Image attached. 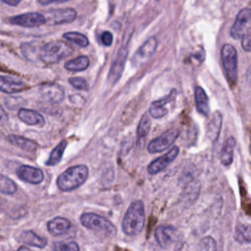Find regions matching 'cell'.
<instances>
[{
    "instance_id": "6da1fadb",
    "label": "cell",
    "mask_w": 251,
    "mask_h": 251,
    "mask_svg": "<svg viewBox=\"0 0 251 251\" xmlns=\"http://www.w3.org/2000/svg\"><path fill=\"white\" fill-rule=\"evenodd\" d=\"M145 225V211L141 200H136L128 206L123 223L122 229L126 235L134 236L139 234Z\"/></svg>"
},
{
    "instance_id": "7a4b0ae2",
    "label": "cell",
    "mask_w": 251,
    "mask_h": 251,
    "mask_svg": "<svg viewBox=\"0 0 251 251\" xmlns=\"http://www.w3.org/2000/svg\"><path fill=\"white\" fill-rule=\"evenodd\" d=\"M88 176L85 165H76L67 169L57 178V185L62 191H72L81 186Z\"/></svg>"
},
{
    "instance_id": "3957f363",
    "label": "cell",
    "mask_w": 251,
    "mask_h": 251,
    "mask_svg": "<svg viewBox=\"0 0 251 251\" xmlns=\"http://www.w3.org/2000/svg\"><path fill=\"white\" fill-rule=\"evenodd\" d=\"M131 33L132 31L126 32V34L124 35V40L122 45L119 48V51L116 55V58L114 59L109 74H108V77H107V81L110 85H114L118 82V80L121 78L126 62V58H127V53H128V43L130 41V37H131Z\"/></svg>"
},
{
    "instance_id": "277c9868",
    "label": "cell",
    "mask_w": 251,
    "mask_h": 251,
    "mask_svg": "<svg viewBox=\"0 0 251 251\" xmlns=\"http://www.w3.org/2000/svg\"><path fill=\"white\" fill-rule=\"evenodd\" d=\"M73 52V48L64 41L54 40L43 44L40 60L46 64H56Z\"/></svg>"
},
{
    "instance_id": "5b68a950",
    "label": "cell",
    "mask_w": 251,
    "mask_h": 251,
    "mask_svg": "<svg viewBox=\"0 0 251 251\" xmlns=\"http://www.w3.org/2000/svg\"><path fill=\"white\" fill-rule=\"evenodd\" d=\"M221 58L226 79L231 87L237 81V52L231 44H225L221 50Z\"/></svg>"
},
{
    "instance_id": "8992f818",
    "label": "cell",
    "mask_w": 251,
    "mask_h": 251,
    "mask_svg": "<svg viewBox=\"0 0 251 251\" xmlns=\"http://www.w3.org/2000/svg\"><path fill=\"white\" fill-rule=\"evenodd\" d=\"M80 223L83 226L89 229L99 230L111 236L116 234V227L108 219L95 213H83L80 216Z\"/></svg>"
},
{
    "instance_id": "52a82bcc",
    "label": "cell",
    "mask_w": 251,
    "mask_h": 251,
    "mask_svg": "<svg viewBox=\"0 0 251 251\" xmlns=\"http://www.w3.org/2000/svg\"><path fill=\"white\" fill-rule=\"evenodd\" d=\"M179 135V130L176 128H170L158 137L152 139L148 146L147 150L149 153H158L169 148Z\"/></svg>"
},
{
    "instance_id": "ba28073f",
    "label": "cell",
    "mask_w": 251,
    "mask_h": 251,
    "mask_svg": "<svg viewBox=\"0 0 251 251\" xmlns=\"http://www.w3.org/2000/svg\"><path fill=\"white\" fill-rule=\"evenodd\" d=\"M251 28V9L240 10L230 28V35L234 39L242 38Z\"/></svg>"
},
{
    "instance_id": "9c48e42d",
    "label": "cell",
    "mask_w": 251,
    "mask_h": 251,
    "mask_svg": "<svg viewBox=\"0 0 251 251\" xmlns=\"http://www.w3.org/2000/svg\"><path fill=\"white\" fill-rule=\"evenodd\" d=\"M158 47V40L155 37L148 38L131 57V64L134 67H139L145 64L156 52Z\"/></svg>"
},
{
    "instance_id": "30bf717a",
    "label": "cell",
    "mask_w": 251,
    "mask_h": 251,
    "mask_svg": "<svg viewBox=\"0 0 251 251\" xmlns=\"http://www.w3.org/2000/svg\"><path fill=\"white\" fill-rule=\"evenodd\" d=\"M44 16L48 25H63L74 22L76 18V11L73 8L53 9Z\"/></svg>"
},
{
    "instance_id": "8fae6325",
    "label": "cell",
    "mask_w": 251,
    "mask_h": 251,
    "mask_svg": "<svg viewBox=\"0 0 251 251\" xmlns=\"http://www.w3.org/2000/svg\"><path fill=\"white\" fill-rule=\"evenodd\" d=\"M40 97L51 104H59L65 98L64 88L57 83L47 82L43 83L39 87Z\"/></svg>"
},
{
    "instance_id": "7c38bea8",
    "label": "cell",
    "mask_w": 251,
    "mask_h": 251,
    "mask_svg": "<svg viewBox=\"0 0 251 251\" xmlns=\"http://www.w3.org/2000/svg\"><path fill=\"white\" fill-rule=\"evenodd\" d=\"M9 22L15 25H20L24 27H34L45 24L46 19L45 16L41 13L29 12L14 16L9 19Z\"/></svg>"
},
{
    "instance_id": "4fadbf2b",
    "label": "cell",
    "mask_w": 251,
    "mask_h": 251,
    "mask_svg": "<svg viewBox=\"0 0 251 251\" xmlns=\"http://www.w3.org/2000/svg\"><path fill=\"white\" fill-rule=\"evenodd\" d=\"M176 96V89H172L168 95H166L156 101H153L149 108L150 116L154 119H161V118L165 117L169 112L168 106L175 101Z\"/></svg>"
},
{
    "instance_id": "5bb4252c",
    "label": "cell",
    "mask_w": 251,
    "mask_h": 251,
    "mask_svg": "<svg viewBox=\"0 0 251 251\" xmlns=\"http://www.w3.org/2000/svg\"><path fill=\"white\" fill-rule=\"evenodd\" d=\"M157 243L162 248H169L178 238V231L172 226H159L154 232Z\"/></svg>"
},
{
    "instance_id": "9a60e30c",
    "label": "cell",
    "mask_w": 251,
    "mask_h": 251,
    "mask_svg": "<svg viewBox=\"0 0 251 251\" xmlns=\"http://www.w3.org/2000/svg\"><path fill=\"white\" fill-rule=\"evenodd\" d=\"M179 148L177 146H173L165 155L153 160L147 168V171L150 175H157L158 173L164 171L178 155Z\"/></svg>"
},
{
    "instance_id": "2e32d148",
    "label": "cell",
    "mask_w": 251,
    "mask_h": 251,
    "mask_svg": "<svg viewBox=\"0 0 251 251\" xmlns=\"http://www.w3.org/2000/svg\"><path fill=\"white\" fill-rule=\"evenodd\" d=\"M17 176L22 180L31 184H39L44 179V174L42 170L28 165L20 166L17 170Z\"/></svg>"
},
{
    "instance_id": "e0dca14e",
    "label": "cell",
    "mask_w": 251,
    "mask_h": 251,
    "mask_svg": "<svg viewBox=\"0 0 251 251\" xmlns=\"http://www.w3.org/2000/svg\"><path fill=\"white\" fill-rule=\"evenodd\" d=\"M28 88L27 84L23 80L8 75H0V90L2 92L12 94L25 90Z\"/></svg>"
},
{
    "instance_id": "ac0fdd59",
    "label": "cell",
    "mask_w": 251,
    "mask_h": 251,
    "mask_svg": "<svg viewBox=\"0 0 251 251\" xmlns=\"http://www.w3.org/2000/svg\"><path fill=\"white\" fill-rule=\"evenodd\" d=\"M71 227V222L63 217H56L49 221L47 224V229L49 233L54 236H60L67 233Z\"/></svg>"
},
{
    "instance_id": "d6986e66",
    "label": "cell",
    "mask_w": 251,
    "mask_h": 251,
    "mask_svg": "<svg viewBox=\"0 0 251 251\" xmlns=\"http://www.w3.org/2000/svg\"><path fill=\"white\" fill-rule=\"evenodd\" d=\"M194 100H195V107L197 112L207 117L210 114L209 99L205 90L202 87L196 86L194 88Z\"/></svg>"
},
{
    "instance_id": "ffe728a7",
    "label": "cell",
    "mask_w": 251,
    "mask_h": 251,
    "mask_svg": "<svg viewBox=\"0 0 251 251\" xmlns=\"http://www.w3.org/2000/svg\"><path fill=\"white\" fill-rule=\"evenodd\" d=\"M18 117L22 122L28 126H42L44 124L43 116L34 110L23 108L19 111Z\"/></svg>"
},
{
    "instance_id": "44dd1931",
    "label": "cell",
    "mask_w": 251,
    "mask_h": 251,
    "mask_svg": "<svg viewBox=\"0 0 251 251\" xmlns=\"http://www.w3.org/2000/svg\"><path fill=\"white\" fill-rule=\"evenodd\" d=\"M20 241L29 246L37 247L40 249L44 248L47 245V239L39 236L33 230H24L20 234Z\"/></svg>"
},
{
    "instance_id": "7402d4cb",
    "label": "cell",
    "mask_w": 251,
    "mask_h": 251,
    "mask_svg": "<svg viewBox=\"0 0 251 251\" xmlns=\"http://www.w3.org/2000/svg\"><path fill=\"white\" fill-rule=\"evenodd\" d=\"M235 143H236V141L233 136L228 137L225 141V144H224V146L221 150V154H220V160L224 166H229L232 163Z\"/></svg>"
},
{
    "instance_id": "603a6c76",
    "label": "cell",
    "mask_w": 251,
    "mask_h": 251,
    "mask_svg": "<svg viewBox=\"0 0 251 251\" xmlns=\"http://www.w3.org/2000/svg\"><path fill=\"white\" fill-rule=\"evenodd\" d=\"M8 141L14 146L27 152H35L37 149V144L31 139L25 138L24 136L11 134L8 136Z\"/></svg>"
},
{
    "instance_id": "cb8c5ba5",
    "label": "cell",
    "mask_w": 251,
    "mask_h": 251,
    "mask_svg": "<svg viewBox=\"0 0 251 251\" xmlns=\"http://www.w3.org/2000/svg\"><path fill=\"white\" fill-rule=\"evenodd\" d=\"M43 45H40L39 42L32 41V42H26L23 43L21 46V51L23 55L31 61H36L40 60V53H41V48Z\"/></svg>"
},
{
    "instance_id": "d4e9b609",
    "label": "cell",
    "mask_w": 251,
    "mask_h": 251,
    "mask_svg": "<svg viewBox=\"0 0 251 251\" xmlns=\"http://www.w3.org/2000/svg\"><path fill=\"white\" fill-rule=\"evenodd\" d=\"M222 122H223L222 114L219 112H216L213 115V117L207 126V134L212 141H216L218 139L220 132H221Z\"/></svg>"
},
{
    "instance_id": "484cf974",
    "label": "cell",
    "mask_w": 251,
    "mask_h": 251,
    "mask_svg": "<svg viewBox=\"0 0 251 251\" xmlns=\"http://www.w3.org/2000/svg\"><path fill=\"white\" fill-rule=\"evenodd\" d=\"M150 126H151V122H150V118L148 116V114H144L138 124L137 126V130H136V141L137 144H140L141 142L144 141V139L146 138V136L149 133L150 130Z\"/></svg>"
},
{
    "instance_id": "4316f807",
    "label": "cell",
    "mask_w": 251,
    "mask_h": 251,
    "mask_svg": "<svg viewBox=\"0 0 251 251\" xmlns=\"http://www.w3.org/2000/svg\"><path fill=\"white\" fill-rule=\"evenodd\" d=\"M234 238L238 243H250L251 242V225L239 224L235 227Z\"/></svg>"
},
{
    "instance_id": "83f0119b",
    "label": "cell",
    "mask_w": 251,
    "mask_h": 251,
    "mask_svg": "<svg viewBox=\"0 0 251 251\" xmlns=\"http://www.w3.org/2000/svg\"><path fill=\"white\" fill-rule=\"evenodd\" d=\"M88 66H89L88 57L81 55V56H78L75 59L68 61L65 64V69H67L68 71H71V72H80V71L87 69Z\"/></svg>"
},
{
    "instance_id": "f1b7e54d",
    "label": "cell",
    "mask_w": 251,
    "mask_h": 251,
    "mask_svg": "<svg viewBox=\"0 0 251 251\" xmlns=\"http://www.w3.org/2000/svg\"><path fill=\"white\" fill-rule=\"evenodd\" d=\"M66 147H67V140L66 139L61 140L57 144V146L51 151V153L49 155V158L47 159L46 165L47 166H55V165H57L61 161Z\"/></svg>"
},
{
    "instance_id": "f546056e",
    "label": "cell",
    "mask_w": 251,
    "mask_h": 251,
    "mask_svg": "<svg viewBox=\"0 0 251 251\" xmlns=\"http://www.w3.org/2000/svg\"><path fill=\"white\" fill-rule=\"evenodd\" d=\"M63 37L65 39H67L68 41H71L75 44H76L79 47H86L89 45V40L88 38L80 33V32H76V31H69L63 34Z\"/></svg>"
},
{
    "instance_id": "4dcf8cb0",
    "label": "cell",
    "mask_w": 251,
    "mask_h": 251,
    "mask_svg": "<svg viewBox=\"0 0 251 251\" xmlns=\"http://www.w3.org/2000/svg\"><path fill=\"white\" fill-rule=\"evenodd\" d=\"M18 187L14 180H12L7 176L0 175V191L4 194H14L17 191Z\"/></svg>"
},
{
    "instance_id": "1f68e13d",
    "label": "cell",
    "mask_w": 251,
    "mask_h": 251,
    "mask_svg": "<svg viewBox=\"0 0 251 251\" xmlns=\"http://www.w3.org/2000/svg\"><path fill=\"white\" fill-rule=\"evenodd\" d=\"M196 251H217V243L211 236H206L201 239Z\"/></svg>"
},
{
    "instance_id": "d6a6232c",
    "label": "cell",
    "mask_w": 251,
    "mask_h": 251,
    "mask_svg": "<svg viewBox=\"0 0 251 251\" xmlns=\"http://www.w3.org/2000/svg\"><path fill=\"white\" fill-rule=\"evenodd\" d=\"M54 251H79V246L75 241L56 242L53 246Z\"/></svg>"
},
{
    "instance_id": "836d02e7",
    "label": "cell",
    "mask_w": 251,
    "mask_h": 251,
    "mask_svg": "<svg viewBox=\"0 0 251 251\" xmlns=\"http://www.w3.org/2000/svg\"><path fill=\"white\" fill-rule=\"evenodd\" d=\"M69 83L73 87H75V89H78V90H88V83L82 77H78V76L70 77L69 78Z\"/></svg>"
},
{
    "instance_id": "e575fe53",
    "label": "cell",
    "mask_w": 251,
    "mask_h": 251,
    "mask_svg": "<svg viewBox=\"0 0 251 251\" xmlns=\"http://www.w3.org/2000/svg\"><path fill=\"white\" fill-rule=\"evenodd\" d=\"M241 46L245 51H251V28L250 30L241 38Z\"/></svg>"
},
{
    "instance_id": "d590c367",
    "label": "cell",
    "mask_w": 251,
    "mask_h": 251,
    "mask_svg": "<svg viewBox=\"0 0 251 251\" xmlns=\"http://www.w3.org/2000/svg\"><path fill=\"white\" fill-rule=\"evenodd\" d=\"M101 41L104 45L106 46H110L113 42V35L110 31H104L101 34Z\"/></svg>"
},
{
    "instance_id": "8d00e7d4",
    "label": "cell",
    "mask_w": 251,
    "mask_h": 251,
    "mask_svg": "<svg viewBox=\"0 0 251 251\" xmlns=\"http://www.w3.org/2000/svg\"><path fill=\"white\" fill-rule=\"evenodd\" d=\"M8 122V115L3 109V107L0 105V125H5Z\"/></svg>"
},
{
    "instance_id": "74e56055",
    "label": "cell",
    "mask_w": 251,
    "mask_h": 251,
    "mask_svg": "<svg viewBox=\"0 0 251 251\" xmlns=\"http://www.w3.org/2000/svg\"><path fill=\"white\" fill-rule=\"evenodd\" d=\"M39 4L41 5H49V4H53V3H65L71 0H37Z\"/></svg>"
},
{
    "instance_id": "f35d334b",
    "label": "cell",
    "mask_w": 251,
    "mask_h": 251,
    "mask_svg": "<svg viewBox=\"0 0 251 251\" xmlns=\"http://www.w3.org/2000/svg\"><path fill=\"white\" fill-rule=\"evenodd\" d=\"M3 3L7 4V5H11V6H16L18 5L22 0H1Z\"/></svg>"
},
{
    "instance_id": "ab89813d",
    "label": "cell",
    "mask_w": 251,
    "mask_h": 251,
    "mask_svg": "<svg viewBox=\"0 0 251 251\" xmlns=\"http://www.w3.org/2000/svg\"><path fill=\"white\" fill-rule=\"evenodd\" d=\"M18 251H31L28 247H25V246H21L19 249H18Z\"/></svg>"
},
{
    "instance_id": "60d3db41",
    "label": "cell",
    "mask_w": 251,
    "mask_h": 251,
    "mask_svg": "<svg viewBox=\"0 0 251 251\" xmlns=\"http://www.w3.org/2000/svg\"><path fill=\"white\" fill-rule=\"evenodd\" d=\"M118 0H110V3H111V6H115V3L117 2Z\"/></svg>"
}]
</instances>
